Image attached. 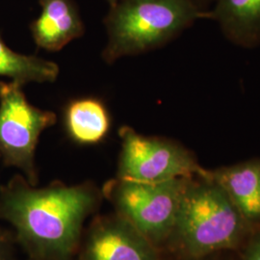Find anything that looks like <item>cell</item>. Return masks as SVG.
<instances>
[{"label": "cell", "mask_w": 260, "mask_h": 260, "mask_svg": "<svg viewBox=\"0 0 260 260\" xmlns=\"http://www.w3.org/2000/svg\"><path fill=\"white\" fill-rule=\"evenodd\" d=\"M107 1H108L109 5H110V7H111V6H114V5H115L119 0H107Z\"/></svg>", "instance_id": "2e32d148"}, {"label": "cell", "mask_w": 260, "mask_h": 260, "mask_svg": "<svg viewBox=\"0 0 260 260\" xmlns=\"http://www.w3.org/2000/svg\"><path fill=\"white\" fill-rule=\"evenodd\" d=\"M204 18L207 13L193 0H119L103 20L107 44L103 59L113 64L153 50Z\"/></svg>", "instance_id": "3957f363"}, {"label": "cell", "mask_w": 260, "mask_h": 260, "mask_svg": "<svg viewBox=\"0 0 260 260\" xmlns=\"http://www.w3.org/2000/svg\"><path fill=\"white\" fill-rule=\"evenodd\" d=\"M158 248L121 215L93 223L81 260H159Z\"/></svg>", "instance_id": "52a82bcc"}, {"label": "cell", "mask_w": 260, "mask_h": 260, "mask_svg": "<svg viewBox=\"0 0 260 260\" xmlns=\"http://www.w3.org/2000/svg\"><path fill=\"white\" fill-rule=\"evenodd\" d=\"M60 73L59 66L41 57L20 54L0 38V76L21 85L54 82Z\"/></svg>", "instance_id": "7c38bea8"}, {"label": "cell", "mask_w": 260, "mask_h": 260, "mask_svg": "<svg viewBox=\"0 0 260 260\" xmlns=\"http://www.w3.org/2000/svg\"><path fill=\"white\" fill-rule=\"evenodd\" d=\"M208 177L229 197L249 229L260 225V159L208 170Z\"/></svg>", "instance_id": "ba28073f"}, {"label": "cell", "mask_w": 260, "mask_h": 260, "mask_svg": "<svg viewBox=\"0 0 260 260\" xmlns=\"http://www.w3.org/2000/svg\"><path fill=\"white\" fill-rule=\"evenodd\" d=\"M22 88L15 81L0 82V156L7 166L19 169L34 185L39 138L55 124L57 117L28 103Z\"/></svg>", "instance_id": "5b68a950"}, {"label": "cell", "mask_w": 260, "mask_h": 260, "mask_svg": "<svg viewBox=\"0 0 260 260\" xmlns=\"http://www.w3.org/2000/svg\"><path fill=\"white\" fill-rule=\"evenodd\" d=\"M98 200V191L89 183L36 188L16 177L0 190V217L12 224L33 256L64 260L75 251Z\"/></svg>", "instance_id": "6da1fadb"}, {"label": "cell", "mask_w": 260, "mask_h": 260, "mask_svg": "<svg viewBox=\"0 0 260 260\" xmlns=\"http://www.w3.org/2000/svg\"><path fill=\"white\" fill-rule=\"evenodd\" d=\"M65 125L74 141L91 145L107 135L111 120L105 105L93 98L75 100L67 106Z\"/></svg>", "instance_id": "8fae6325"}, {"label": "cell", "mask_w": 260, "mask_h": 260, "mask_svg": "<svg viewBox=\"0 0 260 260\" xmlns=\"http://www.w3.org/2000/svg\"><path fill=\"white\" fill-rule=\"evenodd\" d=\"M193 1L195 2L196 4H197L201 9L205 11L204 8H205V4H206L209 0H193Z\"/></svg>", "instance_id": "9a60e30c"}, {"label": "cell", "mask_w": 260, "mask_h": 260, "mask_svg": "<svg viewBox=\"0 0 260 260\" xmlns=\"http://www.w3.org/2000/svg\"><path fill=\"white\" fill-rule=\"evenodd\" d=\"M243 260H260V233L254 235L249 242Z\"/></svg>", "instance_id": "4fadbf2b"}, {"label": "cell", "mask_w": 260, "mask_h": 260, "mask_svg": "<svg viewBox=\"0 0 260 260\" xmlns=\"http://www.w3.org/2000/svg\"><path fill=\"white\" fill-rule=\"evenodd\" d=\"M207 18L235 45L249 48L259 45L260 0H215Z\"/></svg>", "instance_id": "30bf717a"}, {"label": "cell", "mask_w": 260, "mask_h": 260, "mask_svg": "<svg viewBox=\"0 0 260 260\" xmlns=\"http://www.w3.org/2000/svg\"><path fill=\"white\" fill-rule=\"evenodd\" d=\"M159 260H160V259H159Z\"/></svg>", "instance_id": "e0dca14e"}, {"label": "cell", "mask_w": 260, "mask_h": 260, "mask_svg": "<svg viewBox=\"0 0 260 260\" xmlns=\"http://www.w3.org/2000/svg\"><path fill=\"white\" fill-rule=\"evenodd\" d=\"M190 178L140 182L117 177L105 185L104 193L116 206L118 214L158 248L168 242L173 233Z\"/></svg>", "instance_id": "277c9868"}, {"label": "cell", "mask_w": 260, "mask_h": 260, "mask_svg": "<svg viewBox=\"0 0 260 260\" xmlns=\"http://www.w3.org/2000/svg\"><path fill=\"white\" fill-rule=\"evenodd\" d=\"M39 3L41 15L30 25L38 47L59 51L83 36L85 26L74 0H39Z\"/></svg>", "instance_id": "9c48e42d"}, {"label": "cell", "mask_w": 260, "mask_h": 260, "mask_svg": "<svg viewBox=\"0 0 260 260\" xmlns=\"http://www.w3.org/2000/svg\"><path fill=\"white\" fill-rule=\"evenodd\" d=\"M121 149L117 177L159 182L178 177H208L194 154L175 141L139 134L130 126L119 130Z\"/></svg>", "instance_id": "8992f818"}, {"label": "cell", "mask_w": 260, "mask_h": 260, "mask_svg": "<svg viewBox=\"0 0 260 260\" xmlns=\"http://www.w3.org/2000/svg\"><path fill=\"white\" fill-rule=\"evenodd\" d=\"M4 245L5 244L0 240V260H7V251Z\"/></svg>", "instance_id": "5bb4252c"}, {"label": "cell", "mask_w": 260, "mask_h": 260, "mask_svg": "<svg viewBox=\"0 0 260 260\" xmlns=\"http://www.w3.org/2000/svg\"><path fill=\"white\" fill-rule=\"evenodd\" d=\"M249 230L219 186L209 177H192L168 242L186 257L200 259L216 251L237 248Z\"/></svg>", "instance_id": "7a4b0ae2"}]
</instances>
